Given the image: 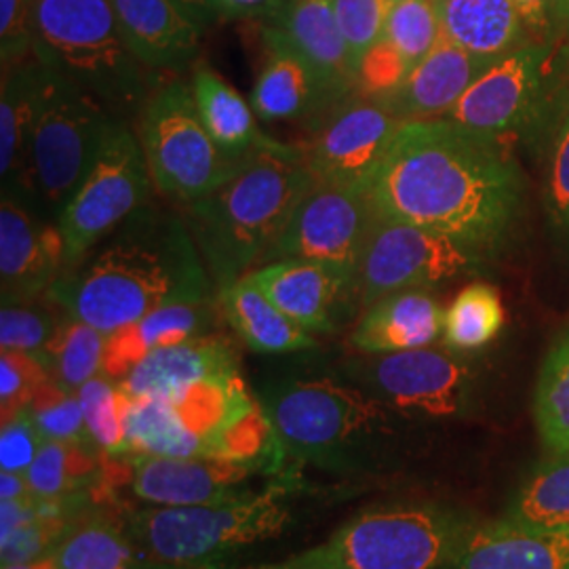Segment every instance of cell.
I'll return each instance as SVG.
<instances>
[{
  "label": "cell",
  "instance_id": "cell-44",
  "mask_svg": "<svg viewBox=\"0 0 569 569\" xmlns=\"http://www.w3.org/2000/svg\"><path fill=\"white\" fill-rule=\"evenodd\" d=\"M37 0H0V58L2 68L34 58Z\"/></svg>",
  "mask_w": 569,
  "mask_h": 569
},
{
  "label": "cell",
  "instance_id": "cell-49",
  "mask_svg": "<svg viewBox=\"0 0 569 569\" xmlns=\"http://www.w3.org/2000/svg\"><path fill=\"white\" fill-rule=\"evenodd\" d=\"M220 20H256L274 23L283 11L284 0H213Z\"/></svg>",
  "mask_w": 569,
  "mask_h": 569
},
{
  "label": "cell",
  "instance_id": "cell-47",
  "mask_svg": "<svg viewBox=\"0 0 569 569\" xmlns=\"http://www.w3.org/2000/svg\"><path fill=\"white\" fill-rule=\"evenodd\" d=\"M547 197L555 220L559 224L569 226V110L552 142Z\"/></svg>",
  "mask_w": 569,
  "mask_h": 569
},
{
  "label": "cell",
  "instance_id": "cell-42",
  "mask_svg": "<svg viewBox=\"0 0 569 569\" xmlns=\"http://www.w3.org/2000/svg\"><path fill=\"white\" fill-rule=\"evenodd\" d=\"M392 4L395 0H333L355 72L367 51L385 37Z\"/></svg>",
  "mask_w": 569,
  "mask_h": 569
},
{
  "label": "cell",
  "instance_id": "cell-13",
  "mask_svg": "<svg viewBox=\"0 0 569 569\" xmlns=\"http://www.w3.org/2000/svg\"><path fill=\"white\" fill-rule=\"evenodd\" d=\"M376 220L378 213L363 188L315 182L268 251L264 264L293 258L340 266L359 274Z\"/></svg>",
  "mask_w": 569,
  "mask_h": 569
},
{
  "label": "cell",
  "instance_id": "cell-17",
  "mask_svg": "<svg viewBox=\"0 0 569 569\" xmlns=\"http://www.w3.org/2000/svg\"><path fill=\"white\" fill-rule=\"evenodd\" d=\"M547 60L549 47L529 42L493 61L446 119L491 138L515 131L540 100Z\"/></svg>",
  "mask_w": 569,
  "mask_h": 569
},
{
  "label": "cell",
  "instance_id": "cell-10",
  "mask_svg": "<svg viewBox=\"0 0 569 569\" xmlns=\"http://www.w3.org/2000/svg\"><path fill=\"white\" fill-rule=\"evenodd\" d=\"M138 140L154 188L180 204L194 203L228 182L243 161L226 157L204 129L192 87L163 82L138 117Z\"/></svg>",
  "mask_w": 569,
  "mask_h": 569
},
{
  "label": "cell",
  "instance_id": "cell-24",
  "mask_svg": "<svg viewBox=\"0 0 569 569\" xmlns=\"http://www.w3.org/2000/svg\"><path fill=\"white\" fill-rule=\"evenodd\" d=\"M270 26L317 70L333 102H346L357 91V72L336 18L333 0H284L281 16Z\"/></svg>",
  "mask_w": 569,
  "mask_h": 569
},
{
  "label": "cell",
  "instance_id": "cell-46",
  "mask_svg": "<svg viewBox=\"0 0 569 569\" xmlns=\"http://www.w3.org/2000/svg\"><path fill=\"white\" fill-rule=\"evenodd\" d=\"M44 437L23 409L9 420H2L0 432V468L4 472L26 475L41 451Z\"/></svg>",
  "mask_w": 569,
  "mask_h": 569
},
{
  "label": "cell",
  "instance_id": "cell-12",
  "mask_svg": "<svg viewBox=\"0 0 569 569\" xmlns=\"http://www.w3.org/2000/svg\"><path fill=\"white\" fill-rule=\"evenodd\" d=\"M481 249L449 234L378 218L359 264V306H367L409 289H430L470 272Z\"/></svg>",
  "mask_w": 569,
  "mask_h": 569
},
{
  "label": "cell",
  "instance_id": "cell-7",
  "mask_svg": "<svg viewBox=\"0 0 569 569\" xmlns=\"http://www.w3.org/2000/svg\"><path fill=\"white\" fill-rule=\"evenodd\" d=\"M30 148L26 207L58 224L63 204L96 163L117 119L98 98L30 60Z\"/></svg>",
  "mask_w": 569,
  "mask_h": 569
},
{
  "label": "cell",
  "instance_id": "cell-27",
  "mask_svg": "<svg viewBox=\"0 0 569 569\" xmlns=\"http://www.w3.org/2000/svg\"><path fill=\"white\" fill-rule=\"evenodd\" d=\"M213 298L176 302L146 315L138 323L108 336L103 355V376L114 382L122 378L157 348L180 345L207 336L213 323Z\"/></svg>",
  "mask_w": 569,
  "mask_h": 569
},
{
  "label": "cell",
  "instance_id": "cell-28",
  "mask_svg": "<svg viewBox=\"0 0 569 569\" xmlns=\"http://www.w3.org/2000/svg\"><path fill=\"white\" fill-rule=\"evenodd\" d=\"M441 34L472 56L500 60L531 41L512 0H437Z\"/></svg>",
  "mask_w": 569,
  "mask_h": 569
},
{
  "label": "cell",
  "instance_id": "cell-36",
  "mask_svg": "<svg viewBox=\"0 0 569 569\" xmlns=\"http://www.w3.org/2000/svg\"><path fill=\"white\" fill-rule=\"evenodd\" d=\"M502 326L500 293L491 284H468L443 315V340L453 350H477L489 345Z\"/></svg>",
  "mask_w": 569,
  "mask_h": 569
},
{
  "label": "cell",
  "instance_id": "cell-2",
  "mask_svg": "<svg viewBox=\"0 0 569 569\" xmlns=\"http://www.w3.org/2000/svg\"><path fill=\"white\" fill-rule=\"evenodd\" d=\"M211 281L182 211L150 203L66 268L47 300L70 319L112 336L157 308L211 300Z\"/></svg>",
  "mask_w": 569,
  "mask_h": 569
},
{
  "label": "cell",
  "instance_id": "cell-16",
  "mask_svg": "<svg viewBox=\"0 0 569 569\" xmlns=\"http://www.w3.org/2000/svg\"><path fill=\"white\" fill-rule=\"evenodd\" d=\"M367 380L378 401L425 418L458 416L467 403L470 371L446 350L416 348L376 355Z\"/></svg>",
  "mask_w": 569,
  "mask_h": 569
},
{
  "label": "cell",
  "instance_id": "cell-9",
  "mask_svg": "<svg viewBox=\"0 0 569 569\" xmlns=\"http://www.w3.org/2000/svg\"><path fill=\"white\" fill-rule=\"evenodd\" d=\"M291 483L199 507H143L129 517V536L148 557L211 569L230 552L277 538L293 521Z\"/></svg>",
  "mask_w": 569,
  "mask_h": 569
},
{
  "label": "cell",
  "instance_id": "cell-50",
  "mask_svg": "<svg viewBox=\"0 0 569 569\" xmlns=\"http://www.w3.org/2000/svg\"><path fill=\"white\" fill-rule=\"evenodd\" d=\"M173 2L201 32H204L209 26H213L216 21H220L213 0H173Z\"/></svg>",
  "mask_w": 569,
  "mask_h": 569
},
{
  "label": "cell",
  "instance_id": "cell-52",
  "mask_svg": "<svg viewBox=\"0 0 569 569\" xmlns=\"http://www.w3.org/2000/svg\"><path fill=\"white\" fill-rule=\"evenodd\" d=\"M129 569H203L194 568V566H182V563H171V561H161V559H140L136 561Z\"/></svg>",
  "mask_w": 569,
  "mask_h": 569
},
{
  "label": "cell",
  "instance_id": "cell-33",
  "mask_svg": "<svg viewBox=\"0 0 569 569\" xmlns=\"http://www.w3.org/2000/svg\"><path fill=\"white\" fill-rule=\"evenodd\" d=\"M138 550L129 531L108 519H87L68 529L49 557L56 569H129L140 561Z\"/></svg>",
  "mask_w": 569,
  "mask_h": 569
},
{
  "label": "cell",
  "instance_id": "cell-5",
  "mask_svg": "<svg viewBox=\"0 0 569 569\" xmlns=\"http://www.w3.org/2000/svg\"><path fill=\"white\" fill-rule=\"evenodd\" d=\"M34 58L77 82L121 121H138L163 84L131 51L110 0H37Z\"/></svg>",
  "mask_w": 569,
  "mask_h": 569
},
{
  "label": "cell",
  "instance_id": "cell-45",
  "mask_svg": "<svg viewBox=\"0 0 569 569\" xmlns=\"http://www.w3.org/2000/svg\"><path fill=\"white\" fill-rule=\"evenodd\" d=\"M409 70L403 56L387 39H380L359 63L357 91L369 100H382L403 82Z\"/></svg>",
  "mask_w": 569,
  "mask_h": 569
},
{
  "label": "cell",
  "instance_id": "cell-1",
  "mask_svg": "<svg viewBox=\"0 0 569 569\" xmlns=\"http://www.w3.org/2000/svg\"><path fill=\"white\" fill-rule=\"evenodd\" d=\"M366 192L378 218L430 228L483 251L512 224L521 178L500 138L449 119L406 121Z\"/></svg>",
  "mask_w": 569,
  "mask_h": 569
},
{
  "label": "cell",
  "instance_id": "cell-53",
  "mask_svg": "<svg viewBox=\"0 0 569 569\" xmlns=\"http://www.w3.org/2000/svg\"><path fill=\"white\" fill-rule=\"evenodd\" d=\"M2 569H56V563L51 557H44L32 563H20V566H2Z\"/></svg>",
  "mask_w": 569,
  "mask_h": 569
},
{
  "label": "cell",
  "instance_id": "cell-26",
  "mask_svg": "<svg viewBox=\"0 0 569 569\" xmlns=\"http://www.w3.org/2000/svg\"><path fill=\"white\" fill-rule=\"evenodd\" d=\"M443 310L428 289H409L367 306L350 342L367 355L427 348L443 336Z\"/></svg>",
  "mask_w": 569,
  "mask_h": 569
},
{
  "label": "cell",
  "instance_id": "cell-38",
  "mask_svg": "<svg viewBox=\"0 0 569 569\" xmlns=\"http://www.w3.org/2000/svg\"><path fill=\"white\" fill-rule=\"evenodd\" d=\"M81 401L84 425L93 446L108 453L121 458L127 453L124 439V413L129 397L119 387V382L108 376H98L77 390Z\"/></svg>",
  "mask_w": 569,
  "mask_h": 569
},
{
  "label": "cell",
  "instance_id": "cell-41",
  "mask_svg": "<svg viewBox=\"0 0 569 569\" xmlns=\"http://www.w3.org/2000/svg\"><path fill=\"white\" fill-rule=\"evenodd\" d=\"M60 321L49 308L34 302L2 305L0 310V348L34 355L42 361Z\"/></svg>",
  "mask_w": 569,
  "mask_h": 569
},
{
  "label": "cell",
  "instance_id": "cell-31",
  "mask_svg": "<svg viewBox=\"0 0 569 569\" xmlns=\"http://www.w3.org/2000/svg\"><path fill=\"white\" fill-rule=\"evenodd\" d=\"M0 176L2 194L26 204L30 148V60L2 68L0 87Z\"/></svg>",
  "mask_w": 569,
  "mask_h": 569
},
{
  "label": "cell",
  "instance_id": "cell-23",
  "mask_svg": "<svg viewBox=\"0 0 569 569\" xmlns=\"http://www.w3.org/2000/svg\"><path fill=\"white\" fill-rule=\"evenodd\" d=\"M239 376L232 346L218 336H199L157 348L133 367L119 387L127 397H173L209 380Z\"/></svg>",
  "mask_w": 569,
  "mask_h": 569
},
{
  "label": "cell",
  "instance_id": "cell-39",
  "mask_svg": "<svg viewBox=\"0 0 569 569\" xmlns=\"http://www.w3.org/2000/svg\"><path fill=\"white\" fill-rule=\"evenodd\" d=\"M409 63L418 66L441 39L437 0H399L388 16L385 37Z\"/></svg>",
  "mask_w": 569,
  "mask_h": 569
},
{
  "label": "cell",
  "instance_id": "cell-43",
  "mask_svg": "<svg viewBox=\"0 0 569 569\" xmlns=\"http://www.w3.org/2000/svg\"><path fill=\"white\" fill-rule=\"evenodd\" d=\"M51 380L49 369L39 357L2 350L0 352V409L2 420L13 418L34 399L37 390Z\"/></svg>",
  "mask_w": 569,
  "mask_h": 569
},
{
  "label": "cell",
  "instance_id": "cell-40",
  "mask_svg": "<svg viewBox=\"0 0 569 569\" xmlns=\"http://www.w3.org/2000/svg\"><path fill=\"white\" fill-rule=\"evenodd\" d=\"M26 411L41 430L44 441L93 446L84 425L79 395L61 387L53 378L37 390Z\"/></svg>",
  "mask_w": 569,
  "mask_h": 569
},
{
  "label": "cell",
  "instance_id": "cell-8",
  "mask_svg": "<svg viewBox=\"0 0 569 569\" xmlns=\"http://www.w3.org/2000/svg\"><path fill=\"white\" fill-rule=\"evenodd\" d=\"M260 403L284 456L327 472L366 470L388 422L382 401L327 378L277 382Z\"/></svg>",
  "mask_w": 569,
  "mask_h": 569
},
{
  "label": "cell",
  "instance_id": "cell-37",
  "mask_svg": "<svg viewBox=\"0 0 569 569\" xmlns=\"http://www.w3.org/2000/svg\"><path fill=\"white\" fill-rule=\"evenodd\" d=\"M536 427L550 456H569V333L542 367L536 390Z\"/></svg>",
  "mask_w": 569,
  "mask_h": 569
},
{
  "label": "cell",
  "instance_id": "cell-6",
  "mask_svg": "<svg viewBox=\"0 0 569 569\" xmlns=\"http://www.w3.org/2000/svg\"><path fill=\"white\" fill-rule=\"evenodd\" d=\"M475 523L435 502H395L355 515L327 540L241 569H446Z\"/></svg>",
  "mask_w": 569,
  "mask_h": 569
},
{
  "label": "cell",
  "instance_id": "cell-22",
  "mask_svg": "<svg viewBox=\"0 0 569 569\" xmlns=\"http://www.w3.org/2000/svg\"><path fill=\"white\" fill-rule=\"evenodd\" d=\"M446 569H569V531L475 521Z\"/></svg>",
  "mask_w": 569,
  "mask_h": 569
},
{
  "label": "cell",
  "instance_id": "cell-34",
  "mask_svg": "<svg viewBox=\"0 0 569 569\" xmlns=\"http://www.w3.org/2000/svg\"><path fill=\"white\" fill-rule=\"evenodd\" d=\"M106 340L108 336L100 329L66 315L42 363L58 385L77 392L89 380L102 376Z\"/></svg>",
  "mask_w": 569,
  "mask_h": 569
},
{
  "label": "cell",
  "instance_id": "cell-15",
  "mask_svg": "<svg viewBox=\"0 0 569 569\" xmlns=\"http://www.w3.org/2000/svg\"><path fill=\"white\" fill-rule=\"evenodd\" d=\"M131 493L146 507H199L234 498L249 481L270 472L262 460H197L164 456H121Z\"/></svg>",
  "mask_w": 569,
  "mask_h": 569
},
{
  "label": "cell",
  "instance_id": "cell-14",
  "mask_svg": "<svg viewBox=\"0 0 569 569\" xmlns=\"http://www.w3.org/2000/svg\"><path fill=\"white\" fill-rule=\"evenodd\" d=\"M403 122L378 100L348 98L329 110L326 122L302 150L306 164L317 182L366 190Z\"/></svg>",
  "mask_w": 569,
  "mask_h": 569
},
{
  "label": "cell",
  "instance_id": "cell-19",
  "mask_svg": "<svg viewBox=\"0 0 569 569\" xmlns=\"http://www.w3.org/2000/svg\"><path fill=\"white\" fill-rule=\"evenodd\" d=\"M266 296L310 333L336 331L346 305L357 296V272L312 260H279L247 274Z\"/></svg>",
  "mask_w": 569,
  "mask_h": 569
},
{
  "label": "cell",
  "instance_id": "cell-4",
  "mask_svg": "<svg viewBox=\"0 0 569 569\" xmlns=\"http://www.w3.org/2000/svg\"><path fill=\"white\" fill-rule=\"evenodd\" d=\"M124 439L127 453L197 460H262L279 448L241 373L173 397H129Z\"/></svg>",
  "mask_w": 569,
  "mask_h": 569
},
{
  "label": "cell",
  "instance_id": "cell-25",
  "mask_svg": "<svg viewBox=\"0 0 569 569\" xmlns=\"http://www.w3.org/2000/svg\"><path fill=\"white\" fill-rule=\"evenodd\" d=\"M264 39L268 60L251 91V108L260 121H291L338 106L317 70L277 28L268 26Z\"/></svg>",
  "mask_w": 569,
  "mask_h": 569
},
{
  "label": "cell",
  "instance_id": "cell-35",
  "mask_svg": "<svg viewBox=\"0 0 569 569\" xmlns=\"http://www.w3.org/2000/svg\"><path fill=\"white\" fill-rule=\"evenodd\" d=\"M98 472L93 446L44 441L37 460L26 472L28 483L41 500H63L81 496Z\"/></svg>",
  "mask_w": 569,
  "mask_h": 569
},
{
  "label": "cell",
  "instance_id": "cell-21",
  "mask_svg": "<svg viewBox=\"0 0 569 569\" xmlns=\"http://www.w3.org/2000/svg\"><path fill=\"white\" fill-rule=\"evenodd\" d=\"M136 58L157 74H182L194 66L203 32L173 0H110Z\"/></svg>",
  "mask_w": 569,
  "mask_h": 569
},
{
  "label": "cell",
  "instance_id": "cell-29",
  "mask_svg": "<svg viewBox=\"0 0 569 569\" xmlns=\"http://www.w3.org/2000/svg\"><path fill=\"white\" fill-rule=\"evenodd\" d=\"M218 306L253 352L287 355L317 346L310 331L289 319L247 274L218 291Z\"/></svg>",
  "mask_w": 569,
  "mask_h": 569
},
{
  "label": "cell",
  "instance_id": "cell-48",
  "mask_svg": "<svg viewBox=\"0 0 569 569\" xmlns=\"http://www.w3.org/2000/svg\"><path fill=\"white\" fill-rule=\"evenodd\" d=\"M512 4L526 23L531 41L538 39L545 44L557 30H561L557 0H512Z\"/></svg>",
  "mask_w": 569,
  "mask_h": 569
},
{
  "label": "cell",
  "instance_id": "cell-54",
  "mask_svg": "<svg viewBox=\"0 0 569 569\" xmlns=\"http://www.w3.org/2000/svg\"><path fill=\"white\" fill-rule=\"evenodd\" d=\"M559 7V26L561 30H569V0H557Z\"/></svg>",
  "mask_w": 569,
  "mask_h": 569
},
{
  "label": "cell",
  "instance_id": "cell-55",
  "mask_svg": "<svg viewBox=\"0 0 569 569\" xmlns=\"http://www.w3.org/2000/svg\"><path fill=\"white\" fill-rule=\"evenodd\" d=\"M395 2H399V0H395Z\"/></svg>",
  "mask_w": 569,
  "mask_h": 569
},
{
  "label": "cell",
  "instance_id": "cell-20",
  "mask_svg": "<svg viewBox=\"0 0 569 569\" xmlns=\"http://www.w3.org/2000/svg\"><path fill=\"white\" fill-rule=\"evenodd\" d=\"M498 60L472 56L443 34L425 60L409 70L403 82L378 100L401 121L446 119L453 106L489 66Z\"/></svg>",
  "mask_w": 569,
  "mask_h": 569
},
{
  "label": "cell",
  "instance_id": "cell-18",
  "mask_svg": "<svg viewBox=\"0 0 569 569\" xmlns=\"http://www.w3.org/2000/svg\"><path fill=\"white\" fill-rule=\"evenodd\" d=\"M66 270L60 228L13 197L0 204L2 305L37 302Z\"/></svg>",
  "mask_w": 569,
  "mask_h": 569
},
{
  "label": "cell",
  "instance_id": "cell-11",
  "mask_svg": "<svg viewBox=\"0 0 569 569\" xmlns=\"http://www.w3.org/2000/svg\"><path fill=\"white\" fill-rule=\"evenodd\" d=\"M152 186L138 133L127 121L114 122L96 163L58 216L66 268L82 262L106 237L150 203Z\"/></svg>",
  "mask_w": 569,
  "mask_h": 569
},
{
  "label": "cell",
  "instance_id": "cell-30",
  "mask_svg": "<svg viewBox=\"0 0 569 569\" xmlns=\"http://www.w3.org/2000/svg\"><path fill=\"white\" fill-rule=\"evenodd\" d=\"M192 96L201 121L226 157L243 161L260 146L272 142L258 129V117L243 96L207 66L192 72Z\"/></svg>",
  "mask_w": 569,
  "mask_h": 569
},
{
  "label": "cell",
  "instance_id": "cell-32",
  "mask_svg": "<svg viewBox=\"0 0 569 569\" xmlns=\"http://www.w3.org/2000/svg\"><path fill=\"white\" fill-rule=\"evenodd\" d=\"M502 517L523 528L569 531V456H550L540 465Z\"/></svg>",
  "mask_w": 569,
  "mask_h": 569
},
{
  "label": "cell",
  "instance_id": "cell-3",
  "mask_svg": "<svg viewBox=\"0 0 569 569\" xmlns=\"http://www.w3.org/2000/svg\"><path fill=\"white\" fill-rule=\"evenodd\" d=\"M315 182L302 148L272 140L253 150L218 190L182 204L183 220L218 291L264 264Z\"/></svg>",
  "mask_w": 569,
  "mask_h": 569
},
{
  "label": "cell",
  "instance_id": "cell-51",
  "mask_svg": "<svg viewBox=\"0 0 569 569\" xmlns=\"http://www.w3.org/2000/svg\"><path fill=\"white\" fill-rule=\"evenodd\" d=\"M34 491L28 483V477L21 472H0V502H23L34 500Z\"/></svg>",
  "mask_w": 569,
  "mask_h": 569
}]
</instances>
